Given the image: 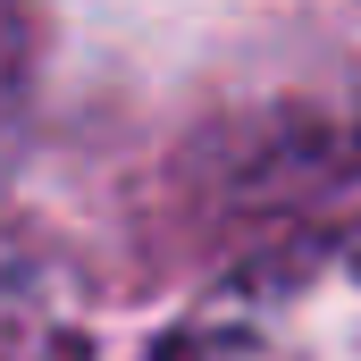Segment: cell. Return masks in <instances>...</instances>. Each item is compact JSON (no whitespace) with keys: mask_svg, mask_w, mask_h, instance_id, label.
<instances>
[{"mask_svg":"<svg viewBox=\"0 0 361 361\" xmlns=\"http://www.w3.org/2000/svg\"><path fill=\"white\" fill-rule=\"evenodd\" d=\"M152 361H361V227H311L252 252Z\"/></svg>","mask_w":361,"mask_h":361,"instance_id":"cell-1","label":"cell"}]
</instances>
